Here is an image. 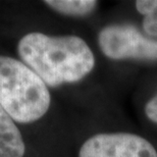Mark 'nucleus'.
Returning <instances> with one entry per match:
<instances>
[{
	"instance_id": "nucleus-3",
	"label": "nucleus",
	"mask_w": 157,
	"mask_h": 157,
	"mask_svg": "<svg viewBox=\"0 0 157 157\" xmlns=\"http://www.w3.org/2000/svg\"><path fill=\"white\" fill-rule=\"evenodd\" d=\"M98 44L103 54L111 59L157 60V41L145 37L131 25L103 28L98 35Z\"/></svg>"
},
{
	"instance_id": "nucleus-5",
	"label": "nucleus",
	"mask_w": 157,
	"mask_h": 157,
	"mask_svg": "<svg viewBox=\"0 0 157 157\" xmlns=\"http://www.w3.org/2000/svg\"><path fill=\"white\" fill-rule=\"evenodd\" d=\"M26 151L18 124L0 105V157H25Z\"/></svg>"
},
{
	"instance_id": "nucleus-7",
	"label": "nucleus",
	"mask_w": 157,
	"mask_h": 157,
	"mask_svg": "<svg viewBox=\"0 0 157 157\" xmlns=\"http://www.w3.org/2000/svg\"><path fill=\"white\" fill-rule=\"evenodd\" d=\"M136 8L144 15L143 29L146 34L157 37V0H138Z\"/></svg>"
},
{
	"instance_id": "nucleus-6",
	"label": "nucleus",
	"mask_w": 157,
	"mask_h": 157,
	"mask_svg": "<svg viewBox=\"0 0 157 157\" xmlns=\"http://www.w3.org/2000/svg\"><path fill=\"white\" fill-rule=\"evenodd\" d=\"M53 11L65 17H81L92 13L97 7L95 0H46L43 2Z\"/></svg>"
},
{
	"instance_id": "nucleus-8",
	"label": "nucleus",
	"mask_w": 157,
	"mask_h": 157,
	"mask_svg": "<svg viewBox=\"0 0 157 157\" xmlns=\"http://www.w3.org/2000/svg\"><path fill=\"white\" fill-rule=\"evenodd\" d=\"M145 113L150 121L157 124V94L147 102L145 106Z\"/></svg>"
},
{
	"instance_id": "nucleus-4",
	"label": "nucleus",
	"mask_w": 157,
	"mask_h": 157,
	"mask_svg": "<svg viewBox=\"0 0 157 157\" xmlns=\"http://www.w3.org/2000/svg\"><path fill=\"white\" fill-rule=\"evenodd\" d=\"M78 157H157V151L136 134H97L83 143Z\"/></svg>"
},
{
	"instance_id": "nucleus-2",
	"label": "nucleus",
	"mask_w": 157,
	"mask_h": 157,
	"mask_svg": "<svg viewBox=\"0 0 157 157\" xmlns=\"http://www.w3.org/2000/svg\"><path fill=\"white\" fill-rule=\"evenodd\" d=\"M0 105L17 124L40 121L48 112V86L21 59L0 54Z\"/></svg>"
},
{
	"instance_id": "nucleus-1",
	"label": "nucleus",
	"mask_w": 157,
	"mask_h": 157,
	"mask_svg": "<svg viewBox=\"0 0 157 157\" xmlns=\"http://www.w3.org/2000/svg\"><path fill=\"white\" fill-rule=\"evenodd\" d=\"M18 59L41 78L48 88L75 84L95 67V56L87 42L76 35L51 36L31 32L17 41Z\"/></svg>"
}]
</instances>
